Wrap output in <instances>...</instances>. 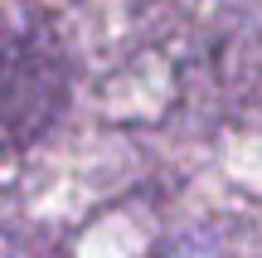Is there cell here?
Segmentation results:
<instances>
[{"mask_svg": "<svg viewBox=\"0 0 262 258\" xmlns=\"http://www.w3.org/2000/svg\"><path fill=\"white\" fill-rule=\"evenodd\" d=\"M68 93V64L34 0H0V146L39 136Z\"/></svg>", "mask_w": 262, "mask_h": 258, "instance_id": "6da1fadb", "label": "cell"}]
</instances>
